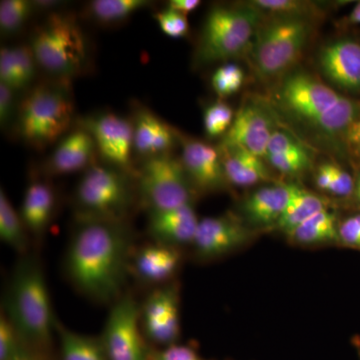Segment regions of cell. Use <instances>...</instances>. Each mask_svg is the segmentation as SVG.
<instances>
[{
    "instance_id": "1",
    "label": "cell",
    "mask_w": 360,
    "mask_h": 360,
    "mask_svg": "<svg viewBox=\"0 0 360 360\" xmlns=\"http://www.w3.org/2000/svg\"><path fill=\"white\" fill-rule=\"evenodd\" d=\"M132 245L127 221L77 219L65 255L68 281L89 300L112 304L124 295Z\"/></svg>"
},
{
    "instance_id": "2",
    "label": "cell",
    "mask_w": 360,
    "mask_h": 360,
    "mask_svg": "<svg viewBox=\"0 0 360 360\" xmlns=\"http://www.w3.org/2000/svg\"><path fill=\"white\" fill-rule=\"evenodd\" d=\"M276 103L286 115L330 139H345L360 117V101L335 89L305 71H292L276 90Z\"/></svg>"
},
{
    "instance_id": "3",
    "label": "cell",
    "mask_w": 360,
    "mask_h": 360,
    "mask_svg": "<svg viewBox=\"0 0 360 360\" xmlns=\"http://www.w3.org/2000/svg\"><path fill=\"white\" fill-rule=\"evenodd\" d=\"M23 345L47 352L56 321L44 267L35 255H21L7 286L4 309Z\"/></svg>"
},
{
    "instance_id": "4",
    "label": "cell",
    "mask_w": 360,
    "mask_h": 360,
    "mask_svg": "<svg viewBox=\"0 0 360 360\" xmlns=\"http://www.w3.org/2000/svg\"><path fill=\"white\" fill-rule=\"evenodd\" d=\"M30 45L39 68L54 79L71 82L89 68V39L71 14L52 11L35 28Z\"/></svg>"
},
{
    "instance_id": "5",
    "label": "cell",
    "mask_w": 360,
    "mask_h": 360,
    "mask_svg": "<svg viewBox=\"0 0 360 360\" xmlns=\"http://www.w3.org/2000/svg\"><path fill=\"white\" fill-rule=\"evenodd\" d=\"M70 82L53 79L33 87L18 103L15 129L27 146L44 149L58 141L72 122Z\"/></svg>"
},
{
    "instance_id": "6",
    "label": "cell",
    "mask_w": 360,
    "mask_h": 360,
    "mask_svg": "<svg viewBox=\"0 0 360 360\" xmlns=\"http://www.w3.org/2000/svg\"><path fill=\"white\" fill-rule=\"evenodd\" d=\"M262 15L251 4L212 7L201 30L194 63L212 65L250 52Z\"/></svg>"
},
{
    "instance_id": "7",
    "label": "cell",
    "mask_w": 360,
    "mask_h": 360,
    "mask_svg": "<svg viewBox=\"0 0 360 360\" xmlns=\"http://www.w3.org/2000/svg\"><path fill=\"white\" fill-rule=\"evenodd\" d=\"M314 25L311 18L276 16L258 28L250 51L251 65L262 79L283 75L302 56Z\"/></svg>"
},
{
    "instance_id": "8",
    "label": "cell",
    "mask_w": 360,
    "mask_h": 360,
    "mask_svg": "<svg viewBox=\"0 0 360 360\" xmlns=\"http://www.w3.org/2000/svg\"><path fill=\"white\" fill-rule=\"evenodd\" d=\"M137 198L134 175L110 165L92 163L75 189L77 219L127 221Z\"/></svg>"
},
{
    "instance_id": "9",
    "label": "cell",
    "mask_w": 360,
    "mask_h": 360,
    "mask_svg": "<svg viewBox=\"0 0 360 360\" xmlns=\"http://www.w3.org/2000/svg\"><path fill=\"white\" fill-rule=\"evenodd\" d=\"M135 179L139 200L148 212L193 205L198 194L180 158L170 153L146 158Z\"/></svg>"
},
{
    "instance_id": "10",
    "label": "cell",
    "mask_w": 360,
    "mask_h": 360,
    "mask_svg": "<svg viewBox=\"0 0 360 360\" xmlns=\"http://www.w3.org/2000/svg\"><path fill=\"white\" fill-rule=\"evenodd\" d=\"M99 338L108 360H148L150 350L142 333L139 304L132 295H123L112 303Z\"/></svg>"
},
{
    "instance_id": "11",
    "label": "cell",
    "mask_w": 360,
    "mask_h": 360,
    "mask_svg": "<svg viewBox=\"0 0 360 360\" xmlns=\"http://www.w3.org/2000/svg\"><path fill=\"white\" fill-rule=\"evenodd\" d=\"M180 290L176 281L156 286L139 304L142 333L158 347L175 345L180 336Z\"/></svg>"
},
{
    "instance_id": "12",
    "label": "cell",
    "mask_w": 360,
    "mask_h": 360,
    "mask_svg": "<svg viewBox=\"0 0 360 360\" xmlns=\"http://www.w3.org/2000/svg\"><path fill=\"white\" fill-rule=\"evenodd\" d=\"M258 233L232 213L205 217L200 220L191 246L198 259L208 262L245 248Z\"/></svg>"
},
{
    "instance_id": "13",
    "label": "cell",
    "mask_w": 360,
    "mask_h": 360,
    "mask_svg": "<svg viewBox=\"0 0 360 360\" xmlns=\"http://www.w3.org/2000/svg\"><path fill=\"white\" fill-rule=\"evenodd\" d=\"M96 141L97 150L110 167L136 177L132 165L134 150V123L115 113H103L82 123Z\"/></svg>"
},
{
    "instance_id": "14",
    "label": "cell",
    "mask_w": 360,
    "mask_h": 360,
    "mask_svg": "<svg viewBox=\"0 0 360 360\" xmlns=\"http://www.w3.org/2000/svg\"><path fill=\"white\" fill-rule=\"evenodd\" d=\"M182 146V165L196 193H214L229 186L219 148L198 139L182 135L176 130Z\"/></svg>"
},
{
    "instance_id": "15",
    "label": "cell",
    "mask_w": 360,
    "mask_h": 360,
    "mask_svg": "<svg viewBox=\"0 0 360 360\" xmlns=\"http://www.w3.org/2000/svg\"><path fill=\"white\" fill-rule=\"evenodd\" d=\"M274 130L269 108L257 101L241 106L220 146H236L264 158Z\"/></svg>"
},
{
    "instance_id": "16",
    "label": "cell",
    "mask_w": 360,
    "mask_h": 360,
    "mask_svg": "<svg viewBox=\"0 0 360 360\" xmlns=\"http://www.w3.org/2000/svg\"><path fill=\"white\" fill-rule=\"evenodd\" d=\"M182 262L179 248L151 243L134 248L130 258L129 274L149 285L160 286L172 283Z\"/></svg>"
},
{
    "instance_id": "17",
    "label": "cell",
    "mask_w": 360,
    "mask_h": 360,
    "mask_svg": "<svg viewBox=\"0 0 360 360\" xmlns=\"http://www.w3.org/2000/svg\"><path fill=\"white\" fill-rule=\"evenodd\" d=\"M323 77L338 89L360 91V44L354 39L335 40L324 45L319 54Z\"/></svg>"
},
{
    "instance_id": "18",
    "label": "cell",
    "mask_w": 360,
    "mask_h": 360,
    "mask_svg": "<svg viewBox=\"0 0 360 360\" xmlns=\"http://www.w3.org/2000/svg\"><path fill=\"white\" fill-rule=\"evenodd\" d=\"M290 200V184L272 182L258 187L240 205V219L258 232L274 229Z\"/></svg>"
},
{
    "instance_id": "19",
    "label": "cell",
    "mask_w": 360,
    "mask_h": 360,
    "mask_svg": "<svg viewBox=\"0 0 360 360\" xmlns=\"http://www.w3.org/2000/svg\"><path fill=\"white\" fill-rule=\"evenodd\" d=\"M200 219L193 205L148 212V232L153 241L179 248L193 243Z\"/></svg>"
},
{
    "instance_id": "20",
    "label": "cell",
    "mask_w": 360,
    "mask_h": 360,
    "mask_svg": "<svg viewBox=\"0 0 360 360\" xmlns=\"http://www.w3.org/2000/svg\"><path fill=\"white\" fill-rule=\"evenodd\" d=\"M264 160L284 176H302L314 167V155L309 146L283 129L274 130Z\"/></svg>"
},
{
    "instance_id": "21",
    "label": "cell",
    "mask_w": 360,
    "mask_h": 360,
    "mask_svg": "<svg viewBox=\"0 0 360 360\" xmlns=\"http://www.w3.org/2000/svg\"><path fill=\"white\" fill-rule=\"evenodd\" d=\"M92 135L86 129H78L66 135L59 142L47 162V169L52 175L75 174L92 165L96 150Z\"/></svg>"
},
{
    "instance_id": "22",
    "label": "cell",
    "mask_w": 360,
    "mask_h": 360,
    "mask_svg": "<svg viewBox=\"0 0 360 360\" xmlns=\"http://www.w3.org/2000/svg\"><path fill=\"white\" fill-rule=\"evenodd\" d=\"M56 208V193L49 182L35 179L26 188L20 215L30 238L39 243L44 238Z\"/></svg>"
},
{
    "instance_id": "23",
    "label": "cell",
    "mask_w": 360,
    "mask_h": 360,
    "mask_svg": "<svg viewBox=\"0 0 360 360\" xmlns=\"http://www.w3.org/2000/svg\"><path fill=\"white\" fill-rule=\"evenodd\" d=\"M134 151L146 158L167 155L179 141L176 129L148 110H139L134 122Z\"/></svg>"
},
{
    "instance_id": "24",
    "label": "cell",
    "mask_w": 360,
    "mask_h": 360,
    "mask_svg": "<svg viewBox=\"0 0 360 360\" xmlns=\"http://www.w3.org/2000/svg\"><path fill=\"white\" fill-rule=\"evenodd\" d=\"M219 150L229 186L250 187L271 181L264 158L236 146H220Z\"/></svg>"
},
{
    "instance_id": "25",
    "label": "cell",
    "mask_w": 360,
    "mask_h": 360,
    "mask_svg": "<svg viewBox=\"0 0 360 360\" xmlns=\"http://www.w3.org/2000/svg\"><path fill=\"white\" fill-rule=\"evenodd\" d=\"M328 208V201L326 198L300 184L290 182V200L274 229L286 236L303 222Z\"/></svg>"
},
{
    "instance_id": "26",
    "label": "cell",
    "mask_w": 360,
    "mask_h": 360,
    "mask_svg": "<svg viewBox=\"0 0 360 360\" xmlns=\"http://www.w3.org/2000/svg\"><path fill=\"white\" fill-rule=\"evenodd\" d=\"M338 222L336 212L328 208L303 222L285 238L291 245L307 248L338 245Z\"/></svg>"
},
{
    "instance_id": "27",
    "label": "cell",
    "mask_w": 360,
    "mask_h": 360,
    "mask_svg": "<svg viewBox=\"0 0 360 360\" xmlns=\"http://www.w3.org/2000/svg\"><path fill=\"white\" fill-rule=\"evenodd\" d=\"M61 360H108L101 338L80 335L56 321Z\"/></svg>"
},
{
    "instance_id": "28",
    "label": "cell",
    "mask_w": 360,
    "mask_h": 360,
    "mask_svg": "<svg viewBox=\"0 0 360 360\" xmlns=\"http://www.w3.org/2000/svg\"><path fill=\"white\" fill-rule=\"evenodd\" d=\"M0 238L11 250L20 253V257L30 253L32 238L20 212H16L2 188L0 191Z\"/></svg>"
},
{
    "instance_id": "29",
    "label": "cell",
    "mask_w": 360,
    "mask_h": 360,
    "mask_svg": "<svg viewBox=\"0 0 360 360\" xmlns=\"http://www.w3.org/2000/svg\"><path fill=\"white\" fill-rule=\"evenodd\" d=\"M149 6L148 0H94L87 6L86 14L99 25H115Z\"/></svg>"
},
{
    "instance_id": "30",
    "label": "cell",
    "mask_w": 360,
    "mask_h": 360,
    "mask_svg": "<svg viewBox=\"0 0 360 360\" xmlns=\"http://www.w3.org/2000/svg\"><path fill=\"white\" fill-rule=\"evenodd\" d=\"M315 186L322 193L336 198H352L354 191V176L333 162H323L314 174Z\"/></svg>"
},
{
    "instance_id": "31",
    "label": "cell",
    "mask_w": 360,
    "mask_h": 360,
    "mask_svg": "<svg viewBox=\"0 0 360 360\" xmlns=\"http://www.w3.org/2000/svg\"><path fill=\"white\" fill-rule=\"evenodd\" d=\"M35 9L34 1L4 0L0 2V30L2 34L13 35L20 32Z\"/></svg>"
},
{
    "instance_id": "32",
    "label": "cell",
    "mask_w": 360,
    "mask_h": 360,
    "mask_svg": "<svg viewBox=\"0 0 360 360\" xmlns=\"http://www.w3.org/2000/svg\"><path fill=\"white\" fill-rule=\"evenodd\" d=\"M255 6L262 13H267L276 16H304L311 18L315 13L314 4L307 1H296V0H255L251 1Z\"/></svg>"
},
{
    "instance_id": "33",
    "label": "cell",
    "mask_w": 360,
    "mask_h": 360,
    "mask_svg": "<svg viewBox=\"0 0 360 360\" xmlns=\"http://www.w3.org/2000/svg\"><path fill=\"white\" fill-rule=\"evenodd\" d=\"M245 82L243 68L234 63H226L220 66L213 73L212 84L215 94L220 98H225L236 94Z\"/></svg>"
},
{
    "instance_id": "34",
    "label": "cell",
    "mask_w": 360,
    "mask_h": 360,
    "mask_svg": "<svg viewBox=\"0 0 360 360\" xmlns=\"http://www.w3.org/2000/svg\"><path fill=\"white\" fill-rule=\"evenodd\" d=\"M234 116L231 106L219 101L210 104L203 113V122L207 136L210 139L226 134L233 122Z\"/></svg>"
},
{
    "instance_id": "35",
    "label": "cell",
    "mask_w": 360,
    "mask_h": 360,
    "mask_svg": "<svg viewBox=\"0 0 360 360\" xmlns=\"http://www.w3.org/2000/svg\"><path fill=\"white\" fill-rule=\"evenodd\" d=\"M13 52L20 90L27 89L32 84L37 75V68H39L37 59L30 44L13 46Z\"/></svg>"
},
{
    "instance_id": "36",
    "label": "cell",
    "mask_w": 360,
    "mask_h": 360,
    "mask_svg": "<svg viewBox=\"0 0 360 360\" xmlns=\"http://www.w3.org/2000/svg\"><path fill=\"white\" fill-rule=\"evenodd\" d=\"M155 18L160 30L167 37L181 39L188 34L189 23L184 14L167 7L163 11H158Z\"/></svg>"
},
{
    "instance_id": "37",
    "label": "cell",
    "mask_w": 360,
    "mask_h": 360,
    "mask_svg": "<svg viewBox=\"0 0 360 360\" xmlns=\"http://www.w3.org/2000/svg\"><path fill=\"white\" fill-rule=\"evenodd\" d=\"M22 345L18 331L1 310L0 314V360H13Z\"/></svg>"
},
{
    "instance_id": "38",
    "label": "cell",
    "mask_w": 360,
    "mask_h": 360,
    "mask_svg": "<svg viewBox=\"0 0 360 360\" xmlns=\"http://www.w3.org/2000/svg\"><path fill=\"white\" fill-rule=\"evenodd\" d=\"M148 360H210L201 356L195 347L191 345H175L153 349Z\"/></svg>"
},
{
    "instance_id": "39",
    "label": "cell",
    "mask_w": 360,
    "mask_h": 360,
    "mask_svg": "<svg viewBox=\"0 0 360 360\" xmlns=\"http://www.w3.org/2000/svg\"><path fill=\"white\" fill-rule=\"evenodd\" d=\"M338 245L360 250V212L338 222Z\"/></svg>"
},
{
    "instance_id": "40",
    "label": "cell",
    "mask_w": 360,
    "mask_h": 360,
    "mask_svg": "<svg viewBox=\"0 0 360 360\" xmlns=\"http://www.w3.org/2000/svg\"><path fill=\"white\" fill-rule=\"evenodd\" d=\"M15 90L0 84V124L6 130L11 123L15 124L18 104L16 103Z\"/></svg>"
},
{
    "instance_id": "41",
    "label": "cell",
    "mask_w": 360,
    "mask_h": 360,
    "mask_svg": "<svg viewBox=\"0 0 360 360\" xmlns=\"http://www.w3.org/2000/svg\"><path fill=\"white\" fill-rule=\"evenodd\" d=\"M0 84L20 91L13 47H2L0 51Z\"/></svg>"
},
{
    "instance_id": "42",
    "label": "cell",
    "mask_w": 360,
    "mask_h": 360,
    "mask_svg": "<svg viewBox=\"0 0 360 360\" xmlns=\"http://www.w3.org/2000/svg\"><path fill=\"white\" fill-rule=\"evenodd\" d=\"M350 155L360 163V117L349 127L345 139Z\"/></svg>"
},
{
    "instance_id": "43",
    "label": "cell",
    "mask_w": 360,
    "mask_h": 360,
    "mask_svg": "<svg viewBox=\"0 0 360 360\" xmlns=\"http://www.w3.org/2000/svg\"><path fill=\"white\" fill-rule=\"evenodd\" d=\"M13 360H49V359L46 356V352L27 347L22 343Z\"/></svg>"
},
{
    "instance_id": "44",
    "label": "cell",
    "mask_w": 360,
    "mask_h": 360,
    "mask_svg": "<svg viewBox=\"0 0 360 360\" xmlns=\"http://www.w3.org/2000/svg\"><path fill=\"white\" fill-rule=\"evenodd\" d=\"M200 0H172V1L168 2L167 7L187 15V14L195 11L200 6Z\"/></svg>"
},
{
    "instance_id": "45",
    "label": "cell",
    "mask_w": 360,
    "mask_h": 360,
    "mask_svg": "<svg viewBox=\"0 0 360 360\" xmlns=\"http://www.w3.org/2000/svg\"><path fill=\"white\" fill-rule=\"evenodd\" d=\"M352 198H354L357 205L360 206V170L354 176V191Z\"/></svg>"
},
{
    "instance_id": "46",
    "label": "cell",
    "mask_w": 360,
    "mask_h": 360,
    "mask_svg": "<svg viewBox=\"0 0 360 360\" xmlns=\"http://www.w3.org/2000/svg\"><path fill=\"white\" fill-rule=\"evenodd\" d=\"M348 21L350 23L360 25V2L352 9V13H350L349 18H348Z\"/></svg>"
},
{
    "instance_id": "47",
    "label": "cell",
    "mask_w": 360,
    "mask_h": 360,
    "mask_svg": "<svg viewBox=\"0 0 360 360\" xmlns=\"http://www.w3.org/2000/svg\"><path fill=\"white\" fill-rule=\"evenodd\" d=\"M355 347H356V352H357V354H359V360H360V343L359 342L355 343Z\"/></svg>"
}]
</instances>
